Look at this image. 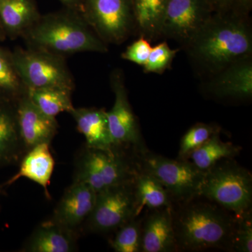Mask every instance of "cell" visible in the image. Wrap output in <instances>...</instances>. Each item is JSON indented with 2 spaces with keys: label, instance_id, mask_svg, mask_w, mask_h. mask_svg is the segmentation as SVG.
<instances>
[{
  "label": "cell",
  "instance_id": "obj_1",
  "mask_svg": "<svg viewBox=\"0 0 252 252\" xmlns=\"http://www.w3.org/2000/svg\"><path fill=\"white\" fill-rule=\"evenodd\" d=\"M179 205L177 211L172 207L177 250H233L236 217L211 201L193 202V199Z\"/></svg>",
  "mask_w": 252,
  "mask_h": 252
},
{
  "label": "cell",
  "instance_id": "obj_2",
  "mask_svg": "<svg viewBox=\"0 0 252 252\" xmlns=\"http://www.w3.org/2000/svg\"><path fill=\"white\" fill-rule=\"evenodd\" d=\"M28 47L64 57L84 52L105 53L107 46L77 11L41 16L23 33Z\"/></svg>",
  "mask_w": 252,
  "mask_h": 252
},
{
  "label": "cell",
  "instance_id": "obj_3",
  "mask_svg": "<svg viewBox=\"0 0 252 252\" xmlns=\"http://www.w3.org/2000/svg\"><path fill=\"white\" fill-rule=\"evenodd\" d=\"M189 44L195 59L216 70L247 59L252 53L249 28L241 21L228 18L207 21Z\"/></svg>",
  "mask_w": 252,
  "mask_h": 252
},
{
  "label": "cell",
  "instance_id": "obj_4",
  "mask_svg": "<svg viewBox=\"0 0 252 252\" xmlns=\"http://www.w3.org/2000/svg\"><path fill=\"white\" fill-rule=\"evenodd\" d=\"M233 159H221L205 172L200 196L238 216L251 210L252 175Z\"/></svg>",
  "mask_w": 252,
  "mask_h": 252
},
{
  "label": "cell",
  "instance_id": "obj_5",
  "mask_svg": "<svg viewBox=\"0 0 252 252\" xmlns=\"http://www.w3.org/2000/svg\"><path fill=\"white\" fill-rule=\"evenodd\" d=\"M138 170L135 154L115 147L102 150L86 147L78 157L74 182L89 185L96 193L113 186L131 182Z\"/></svg>",
  "mask_w": 252,
  "mask_h": 252
},
{
  "label": "cell",
  "instance_id": "obj_6",
  "mask_svg": "<svg viewBox=\"0 0 252 252\" xmlns=\"http://www.w3.org/2000/svg\"><path fill=\"white\" fill-rule=\"evenodd\" d=\"M138 167L155 177L166 189L172 204L200 196L204 173L187 160H175L148 150L135 153Z\"/></svg>",
  "mask_w": 252,
  "mask_h": 252
},
{
  "label": "cell",
  "instance_id": "obj_7",
  "mask_svg": "<svg viewBox=\"0 0 252 252\" xmlns=\"http://www.w3.org/2000/svg\"><path fill=\"white\" fill-rule=\"evenodd\" d=\"M11 54L26 89L59 88L74 91V77L64 57L31 47L16 48Z\"/></svg>",
  "mask_w": 252,
  "mask_h": 252
},
{
  "label": "cell",
  "instance_id": "obj_8",
  "mask_svg": "<svg viewBox=\"0 0 252 252\" xmlns=\"http://www.w3.org/2000/svg\"><path fill=\"white\" fill-rule=\"evenodd\" d=\"M133 181L97 193L93 211L85 221L89 231L102 234L116 231L138 216Z\"/></svg>",
  "mask_w": 252,
  "mask_h": 252
},
{
  "label": "cell",
  "instance_id": "obj_9",
  "mask_svg": "<svg viewBox=\"0 0 252 252\" xmlns=\"http://www.w3.org/2000/svg\"><path fill=\"white\" fill-rule=\"evenodd\" d=\"M81 15L104 42L120 44L132 28L128 0H84Z\"/></svg>",
  "mask_w": 252,
  "mask_h": 252
},
{
  "label": "cell",
  "instance_id": "obj_10",
  "mask_svg": "<svg viewBox=\"0 0 252 252\" xmlns=\"http://www.w3.org/2000/svg\"><path fill=\"white\" fill-rule=\"evenodd\" d=\"M111 85L115 96L114 106L107 112L109 130L115 147H132L135 153L147 150L142 140L137 119L129 102L124 77L120 71H114Z\"/></svg>",
  "mask_w": 252,
  "mask_h": 252
},
{
  "label": "cell",
  "instance_id": "obj_11",
  "mask_svg": "<svg viewBox=\"0 0 252 252\" xmlns=\"http://www.w3.org/2000/svg\"><path fill=\"white\" fill-rule=\"evenodd\" d=\"M18 130L25 152L38 144L51 143L57 134L59 123L56 117L41 112L25 93L15 102Z\"/></svg>",
  "mask_w": 252,
  "mask_h": 252
},
{
  "label": "cell",
  "instance_id": "obj_12",
  "mask_svg": "<svg viewBox=\"0 0 252 252\" xmlns=\"http://www.w3.org/2000/svg\"><path fill=\"white\" fill-rule=\"evenodd\" d=\"M207 21L200 0H167L161 34L189 43Z\"/></svg>",
  "mask_w": 252,
  "mask_h": 252
},
{
  "label": "cell",
  "instance_id": "obj_13",
  "mask_svg": "<svg viewBox=\"0 0 252 252\" xmlns=\"http://www.w3.org/2000/svg\"><path fill=\"white\" fill-rule=\"evenodd\" d=\"M96 195V192L89 185L73 182L56 205L50 220L77 231L93 211Z\"/></svg>",
  "mask_w": 252,
  "mask_h": 252
},
{
  "label": "cell",
  "instance_id": "obj_14",
  "mask_svg": "<svg viewBox=\"0 0 252 252\" xmlns=\"http://www.w3.org/2000/svg\"><path fill=\"white\" fill-rule=\"evenodd\" d=\"M177 250L172 207L153 210L142 220L140 252H172Z\"/></svg>",
  "mask_w": 252,
  "mask_h": 252
},
{
  "label": "cell",
  "instance_id": "obj_15",
  "mask_svg": "<svg viewBox=\"0 0 252 252\" xmlns=\"http://www.w3.org/2000/svg\"><path fill=\"white\" fill-rule=\"evenodd\" d=\"M77 231L51 220L36 228L23 245L24 252H72L77 249Z\"/></svg>",
  "mask_w": 252,
  "mask_h": 252
},
{
  "label": "cell",
  "instance_id": "obj_16",
  "mask_svg": "<svg viewBox=\"0 0 252 252\" xmlns=\"http://www.w3.org/2000/svg\"><path fill=\"white\" fill-rule=\"evenodd\" d=\"M69 114L74 119L77 130L85 137L86 147L102 150L115 147L109 130L107 112L104 109L74 107Z\"/></svg>",
  "mask_w": 252,
  "mask_h": 252
},
{
  "label": "cell",
  "instance_id": "obj_17",
  "mask_svg": "<svg viewBox=\"0 0 252 252\" xmlns=\"http://www.w3.org/2000/svg\"><path fill=\"white\" fill-rule=\"evenodd\" d=\"M210 91L220 97L245 98L252 94V64L249 58L221 69L212 81Z\"/></svg>",
  "mask_w": 252,
  "mask_h": 252
},
{
  "label": "cell",
  "instance_id": "obj_18",
  "mask_svg": "<svg viewBox=\"0 0 252 252\" xmlns=\"http://www.w3.org/2000/svg\"><path fill=\"white\" fill-rule=\"evenodd\" d=\"M50 144H38L28 151L22 159L19 170L4 186H10L21 177L33 181L44 189L46 196L50 198V180L54 169V159L49 149Z\"/></svg>",
  "mask_w": 252,
  "mask_h": 252
},
{
  "label": "cell",
  "instance_id": "obj_19",
  "mask_svg": "<svg viewBox=\"0 0 252 252\" xmlns=\"http://www.w3.org/2000/svg\"><path fill=\"white\" fill-rule=\"evenodd\" d=\"M24 152L15 102L0 99V167L17 162Z\"/></svg>",
  "mask_w": 252,
  "mask_h": 252
},
{
  "label": "cell",
  "instance_id": "obj_20",
  "mask_svg": "<svg viewBox=\"0 0 252 252\" xmlns=\"http://www.w3.org/2000/svg\"><path fill=\"white\" fill-rule=\"evenodd\" d=\"M39 17L32 0H0V26L11 39L22 36Z\"/></svg>",
  "mask_w": 252,
  "mask_h": 252
},
{
  "label": "cell",
  "instance_id": "obj_21",
  "mask_svg": "<svg viewBox=\"0 0 252 252\" xmlns=\"http://www.w3.org/2000/svg\"><path fill=\"white\" fill-rule=\"evenodd\" d=\"M133 183L139 214L144 207L153 210L173 205L170 195L162 184L139 167Z\"/></svg>",
  "mask_w": 252,
  "mask_h": 252
},
{
  "label": "cell",
  "instance_id": "obj_22",
  "mask_svg": "<svg viewBox=\"0 0 252 252\" xmlns=\"http://www.w3.org/2000/svg\"><path fill=\"white\" fill-rule=\"evenodd\" d=\"M72 93L59 88L26 89V94L32 102L41 112L51 117H56L62 112L69 113L74 108Z\"/></svg>",
  "mask_w": 252,
  "mask_h": 252
},
{
  "label": "cell",
  "instance_id": "obj_23",
  "mask_svg": "<svg viewBox=\"0 0 252 252\" xmlns=\"http://www.w3.org/2000/svg\"><path fill=\"white\" fill-rule=\"evenodd\" d=\"M241 148L230 142L220 140V132L215 134L207 142L193 151L189 158L192 163L201 171L205 172L214 164L223 158H234Z\"/></svg>",
  "mask_w": 252,
  "mask_h": 252
},
{
  "label": "cell",
  "instance_id": "obj_24",
  "mask_svg": "<svg viewBox=\"0 0 252 252\" xmlns=\"http://www.w3.org/2000/svg\"><path fill=\"white\" fill-rule=\"evenodd\" d=\"M134 18L144 37L161 34L167 0H133Z\"/></svg>",
  "mask_w": 252,
  "mask_h": 252
},
{
  "label": "cell",
  "instance_id": "obj_25",
  "mask_svg": "<svg viewBox=\"0 0 252 252\" xmlns=\"http://www.w3.org/2000/svg\"><path fill=\"white\" fill-rule=\"evenodd\" d=\"M11 52L0 46V99L16 102L26 93Z\"/></svg>",
  "mask_w": 252,
  "mask_h": 252
},
{
  "label": "cell",
  "instance_id": "obj_26",
  "mask_svg": "<svg viewBox=\"0 0 252 252\" xmlns=\"http://www.w3.org/2000/svg\"><path fill=\"white\" fill-rule=\"evenodd\" d=\"M142 221V219L135 217L116 230L117 233L110 241L114 252H140Z\"/></svg>",
  "mask_w": 252,
  "mask_h": 252
},
{
  "label": "cell",
  "instance_id": "obj_27",
  "mask_svg": "<svg viewBox=\"0 0 252 252\" xmlns=\"http://www.w3.org/2000/svg\"><path fill=\"white\" fill-rule=\"evenodd\" d=\"M220 132L216 126L198 124L193 126L182 137L180 142L179 157L187 160L195 149L207 142L215 134Z\"/></svg>",
  "mask_w": 252,
  "mask_h": 252
},
{
  "label": "cell",
  "instance_id": "obj_28",
  "mask_svg": "<svg viewBox=\"0 0 252 252\" xmlns=\"http://www.w3.org/2000/svg\"><path fill=\"white\" fill-rule=\"evenodd\" d=\"M236 217L233 240V251L252 252V215L251 210Z\"/></svg>",
  "mask_w": 252,
  "mask_h": 252
},
{
  "label": "cell",
  "instance_id": "obj_29",
  "mask_svg": "<svg viewBox=\"0 0 252 252\" xmlns=\"http://www.w3.org/2000/svg\"><path fill=\"white\" fill-rule=\"evenodd\" d=\"M177 50L171 49L167 42H162L152 48L147 63L144 65L146 72L161 74L170 67Z\"/></svg>",
  "mask_w": 252,
  "mask_h": 252
},
{
  "label": "cell",
  "instance_id": "obj_30",
  "mask_svg": "<svg viewBox=\"0 0 252 252\" xmlns=\"http://www.w3.org/2000/svg\"><path fill=\"white\" fill-rule=\"evenodd\" d=\"M152 49L148 40L142 36L126 49L122 57L126 61L144 66L148 60Z\"/></svg>",
  "mask_w": 252,
  "mask_h": 252
},
{
  "label": "cell",
  "instance_id": "obj_31",
  "mask_svg": "<svg viewBox=\"0 0 252 252\" xmlns=\"http://www.w3.org/2000/svg\"><path fill=\"white\" fill-rule=\"evenodd\" d=\"M63 4L67 5L68 7L72 11H77L78 13H82V4L80 3V0H60Z\"/></svg>",
  "mask_w": 252,
  "mask_h": 252
},
{
  "label": "cell",
  "instance_id": "obj_32",
  "mask_svg": "<svg viewBox=\"0 0 252 252\" xmlns=\"http://www.w3.org/2000/svg\"><path fill=\"white\" fill-rule=\"evenodd\" d=\"M5 37H6V35H5L2 28H1V26H0V41H4Z\"/></svg>",
  "mask_w": 252,
  "mask_h": 252
},
{
  "label": "cell",
  "instance_id": "obj_33",
  "mask_svg": "<svg viewBox=\"0 0 252 252\" xmlns=\"http://www.w3.org/2000/svg\"><path fill=\"white\" fill-rule=\"evenodd\" d=\"M220 1H228V0H220Z\"/></svg>",
  "mask_w": 252,
  "mask_h": 252
},
{
  "label": "cell",
  "instance_id": "obj_34",
  "mask_svg": "<svg viewBox=\"0 0 252 252\" xmlns=\"http://www.w3.org/2000/svg\"><path fill=\"white\" fill-rule=\"evenodd\" d=\"M0 193H1V188H0Z\"/></svg>",
  "mask_w": 252,
  "mask_h": 252
}]
</instances>
